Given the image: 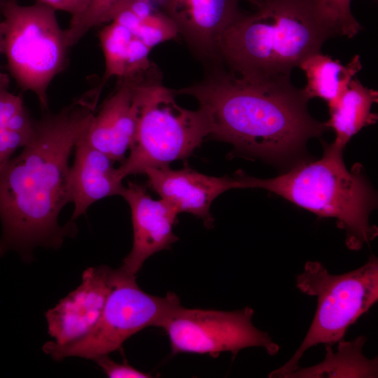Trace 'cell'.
Segmentation results:
<instances>
[{"label":"cell","instance_id":"8992f818","mask_svg":"<svg viewBox=\"0 0 378 378\" xmlns=\"http://www.w3.org/2000/svg\"><path fill=\"white\" fill-rule=\"evenodd\" d=\"M296 286L316 297V314L298 349L269 377L288 378L307 349L320 344L332 346L344 339L349 326L378 300V260L372 255L359 268L341 274H330L319 262L308 261L296 277Z\"/></svg>","mask_w":378,"mask_h":378},{"label":"cell","instance_id":"5b68a950","mask_svg":"<svg viewBox=\"0 0 378 378\" xmlns=\"http://www.w3.org/2000/svg\"><path fill=\"white\" fill-rule=\"evenodd\" d=\"M175 96L174 90L162 84L157 66L139 78L134 141L129 156L118 167L124 178L184 159L209 136V125L203 111L180 106Z\"/></svg>","mask_w":378,"mask_h":378},{"label":"cell","instance_id":"8fae6325","mask_svg":"<svg viewBox=\"0 0 378 378\" xmlns=\"http://www.w3.org/2000/svg\"><path fill=\"white\" fill-rule=\"evenodd\" d=\"M114 269H86L81 284L45 313L48 332L59 345L75 342L95 326L110 292Z\"/></svg>","mask_w":378,"mask_h":378},{"label":"cell","instance_id":"d6986e66","mask_svg":"<svg viewBox=\"0 0 378 378\" xmlns=\"http://www.w3.org/2000/svg\"><path fill=\"white\" fill-rule=\"evenodd\" d=\"M366 340L364 336L349 342L341 340L336 352L331 345H326V354L321 363L309 368H298L288 378L377 377V358L369 359L362 351Z\"/></svg>","mask_w":378,"mask_h":378},{"label":"cell","instance_id":"277c9868","mask_svg":"<svg viewBox=\"0 0 378 378\" xmlns=\"http://www.w3.org/2000/svg\"><path fill=\"white\" fill-rule=\"evenodd\" d=\"M323 146L319 160L298 162L274 178L237 175L242 188L265 189L318 216L335 218L337 227L346 232V246L359 250L378 234L377 227L369 221L377 205L375 191L360 164L351 171L346 169L344 148L334 142Z\"/></svg>","mask_w":378,"mask_h":378},{"label":"cell","instance_id":"30bf717a","mask_svg":"<svg viewBox=\"0 0 378 378\" xmlns=\"http://www.w3.org/2000/svg\"><path fill=\"white\" fill-rule=\"evenodd\" d=\"M207 66L220 62L222 36L241 14L239 0H155Z\"/></svg>","mask_w":378,"mask_h":378},{"label":"cell","instance_id":"cb8c5ba5","mask_svg":"<svg viewBox=\"0 0 378 378\" xmlns=\"http://www.w3.org/2000/svg\"><path fill=\"white\" fill-rule=\"evenodd\" d=\"M105 374L110 378H147L150 374L144 372L126 363H118L102 355L93 359Z\"/></svg>","mask_w":378,"mask_h":378},{"label":"cell","instance_id":"484cf974","mask_svg":"<svg viewBox=\"0 0 378 378\" xmlns=\"http://www.w3.org/2000/svg\"><path fill=\"white\" fill-rule=\"evenodd\" d=\"M4 24L0 22V54L4 53ZM10 80L7 74L0 71V89H8Z\"/></svg>","mask_w":378,"mask_h":378},{"label":"cell","instance_id":"2e32d148","mask_svg":"<svg viewBox=\"0 0 378 378\" xmlns=\"http://www.w3.org/2000/svg\"><path fill=\"white\" fill-rule=\"evenodd\" d=\"M99 38L105 60L104 74L95 88L99 94L111 78L134 77L147 72L155 64L148 57L151 48L116 21L112 20L103 27Z\"/></svg>","mask_w":378,"mask_h":378},{"label":"cell","instance_id":"9a60e30c","mask_svg":"<svg viewBox=\"0 0 378 378\" xmlns=\"http://www.w3.org/2000/svg\"><path fill=\"white\" fill-rule=\"evenodd\" d=\"M74 150L68 181L69 202L74 205L71 221L85 214L95 202L112 195H121L125 186L124 176L118 168L114 167V161L91 146L83 134Z\"/></svg>","mask_w":378,"mask_h":378},{"label":"cell","instance_id":"9c48e42d","mask_svg":"<svg viewBox=\"0 0 378 378\" xmlns=\"http://www.w3.org/2000/svg\"><path fill=\"white\" fill-rule=\"evenodd\" d=\"M251 307L227 312L188 309L178 305L160 326L168 335L173 354H209L230 351L235 356L248 347H261L268 354L279 350L270 335L256 328Z\"/></svg>","mask_w":378,"mask_h":378},{"label":"cell","instance_id":"e0dca14e","mask_svg":"<svg viewBox=\"0 0 378 378\" xmlns=\"http://www.w3.org/2000/svg\"><path fill=\"white\" fill-rule=\"evenodd\" d=\"M378 102V92L354 78L341 97L328 106L330 118L325 123L335 134L334 143L344 148L363 127L374 124L377 115L371 111Z\"/></svg>","mask_w":378,"mask_h":378},{"label":"cell","instance_id":"52a82bcc","mask_svg":"<svg viewBox=\"0 0 378 378\" xmlns=\"http://www.w3.org/2000/svg\"><path fill=\"white\" fill-rule=\"evenodd\" d=\"M55 11L39 1L22 6L8 0L1 13L9 71L22 90L36 94L45 111L48 86L64 69L69 48Z\"/></svg>","mask_w":378,"mask_h":378},{"label":"cell","instance_id":"83f0119b","mask_svg":"<svg viewBox=\"0 0 378 378\" xmlns=\"http://www.w3.org/2000/svg\"><path fill=\"white\" fill-rule=\"evenodd\" d=\"M8 0H0V14L2 13V10Z\"/></svg>","mask_w":378,"mask_h":378},{"label":"cell","instance_id":"7402d4cb","mask_svg":"<svg viewBox=\"0 0 378 378\" xmlns=\"http://www.w3.org/2000/svg\"><path fill=\"white\" fill-rule=\"evenodd\" d=\"M127 0H89L84 11L71 18L64 30L67 47L77 43L88 31L97 25L111 22Z\"/></svg>","mask_w":378,"mask_h":378},{"label":"cell","instance_id":"ffe728a7","mask_svg":"<svg viewBox=\"0 0 378 378\" xmlns=\"http://www.w3.org/2000/svg\"><path fill=\"white\" fill-rule=\"evenodd\" d=\"M112 20L126 27L151 49L179 35L175 24L155 0H127Z\"/></svg>","mask_w":378,"mask_h":378},{"label":"cell","instance_id":"5bb4252c","mask_svg":"<svg viewBox=\"0 0 378 378\" xmlns=\"http://www.w3.org/2000/svg\"><path fill=\"white\" fill-rule=\"evenodd\" d=\"M143 74L119 79L115 92L94 113L83 133L91 146L114 162H123L133 144L138 111L136 85Z\"/></svg>","mask_w":378,"mask_h":378},{"label":"cell","instance_id":"7c38bea8","mask_svg":"<svg viewBox=\"0 0 378 378\" xmlns=\"http://www.w3.org/2000/svg\"><path fill=\"white\" fill-rule=\"evenodd\" d=\"M121 196L130 207L133 243L120 268L136 276L148 258L178 240L173 227L178 213L162 199L153 200L143 186L135 182L129 181Z\"/></svg>","mask_w":378,"mask_h":378},{"label":"cell","instance_id":"44dd1931","mask_svg":"<svg viewBox=\"0 0 378 378\" xmlns=\"http://www.w3.org/2000/svg\"><path fill=\"white\" fill-rule=\"evenodd\" d=\"M34 120L24 104L9 103L0 106V168L13 153L30 141Z\"/></svg>","mask_w":378,"mask_h":378},{"label":"cell","instance_id":"4fadbf2b","mask_svg":"<svg viewBox=\"0 0 378 378\" xmlns=\"http://www.w3.org/2000/svg\"><path fill=\"white\" fill-rule=\"evenodd\" d=\"M144 174L147 176L150 188L178 214L186 212L196 216L208 227L214 224L210 212L214 200L226 190L241 188L236 175L211 176L188 167L176 170L169 166L150 167Z\"/></svg>","mask_w":378,"mask_h":378},{"label":"cell","instance_id":"3957f363","mask_svg":"<svg viewBox=\"0 0 378 378\" xmlns=\"http://www.w3.org/2000/svg\"><path fill=\"white\" fill-rule=\"evenodd\" d=\"M241 14L223 33L220 62L235 74L290 76L331 34L313 0H267Z\"/></svg>","mask_w":378,"mask_h":378},{"label":"cell","instance_id":"ac0fdd59","mask_svg":"<svg viewBox=\"0 0 378 378\" xmlns=\"http://www.w3.org/2000/svg\"><path fill=\"white\" fill-rule=\"evenodd\" d=\"M305 74L307 84L303 91L307 97L320 98L328 106L335 103L347 89L350 82L361 70L359 55L346 64L321 52L307 57L298 66Z\"/></svg>","mask_w":378,"mask_h":378},{"label":"cell","instance_id":"603a6c76","mask_svg":"<svg viewBox=\"0 0 378 378\" xmlns=\"http://www.w3.org/2000/svg\"><path fill=\"white\" fill-rule=\"evenodd\" d=\"M316 11L332 36L353 38L361 26L353 15L351 0H313Z\"/></svg>","mask_w":378,"mask_h":378},{"label":"cell","instance_id":"d4e9b609","mask_svg":"<svg viewBox=\"0 0 378 378\" xmlns=\"http://www.w3.org/2000/svg\"><path fill=\"white\" fill-rule=\"evenodd\" d=\"M43 3L55 10L65 11L71 15V18L82 13L88 5V0H37Z\"/></svg>","mask_w":378,"mask_h":378},{"label":"cell","instance_id":"4316f807","mask_svg":"<svg viewBox=\"0 0 378 378\" xmlns=\"http://www.w3.org/2000/svg\"><path fill=\"white\" fill-rule=\"evenodd\" d=\"M250 3H252L253 4L255 5L257 7L262 4L263 2L267 1V0H247Z\"/></svg>","mask_w":378,"mask_h":378},{"label":"cell","instance_id":"f1b7e54d","mask_svg":"<svg viewBox=\"0 0 378 378\" xmlns=\"http://www.w3.org/2000/svg\"><path fill=\"white\" fill-rule=\"evenodd\" d=\"M88 1L89 2V0H88Z\"/></svg>","mask_w":378,"mask_h":378},{"label":"cell","instance_id":"7a4b0ae2","mask_svg":"<svg viewBox=\"0 0 378 378\" xmlns=\"http://www.w3.org/2000/svg\"><path fill=\"white\" fill-rule=\"evenodd\" d=\"M174 92L197 100L209 136L274 164L297 161L308 140L328 130L309 114V99L290 76H242L220 64L209 66L202 80Z\"/></svg>","mask_w":378,"mask_h":378},{"label":"cell","instance_id":"ba28073f","mask_svg":"<svg viewBox=\"0 0 378 378\" xmlns=\"http://www.w3.org/2000/svg\"><path fill=\"white\" fill-rule=\"evenodd\" d=\"M180 304L174 293L164 297L148 294L137 285L136 276L115 269L104 309L94 328L82 338L66 344L48 342L43 351L56 360L74 356L93 360L108 355L142 329L160 328Z\"/></svg>","mask_w":378,"mask_h":378},{"label":"cell","instance_id":"6da1fadb","mask_svg":"<svg viewBox=\"0 0 378 378\" xmlns=\"http://www.w3.org/2000/svg\"><path fill=\"white\" fill-rule=\"evenodd\" d=\"M97 102L86 93L59 112L34 120L30 141L0 168L1 255L15 250L30 258L35 247L58 248L76 234L73 221L60 226L58 217L70 202V155Z\"/></svg>","mask_w":378,"mask_h":378}]
</instances>
